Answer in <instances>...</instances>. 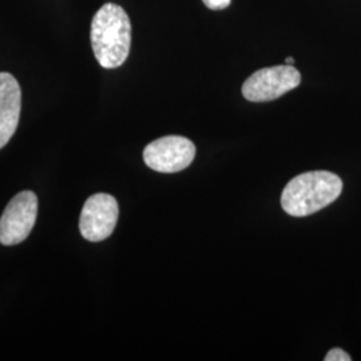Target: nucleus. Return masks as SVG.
<instances>
[{
	"instance_id": "1",
	"label": "nucleus",
	"mask_w": 361,
	"mask_h": 361,
	"mask_svg": "<svg viewBox=\"0 0 361 361\" xmlns=\"http://www.w3.org/2000/svg\"><path fill=\"white\" fill-rule=\"evenodd\" d=\"M91 46L98 63L116 68L128 59L131 46V23L126 11L114 3L102 6L91 22Z\"/></svg>"
},
{
	"instance_id": "2",
	"label": "nucleus",
	"mask_w": 361,
	"mask_h": 361,
	"mask_svg": "<svg viewBox=\"0 0 361 361\" xmlns=\"http://www.w3.org/2000/svg\"><path fill=\"white\" fill-rule=\"evenodd\" d=\"M343 192V180L331 171H308L289 180L281 207L289 216L307 217L331 205Z\"/></svg>"
},
{
	"instance_id": "3",
	"label": "nucleus",
	"mask_w": 361,
	"mask_h": 361,
	"mask_svg": "<svg viewBox=\"0 0 361 361\" xmlns=\"http://www.w3.org/2000/svg\"><path fill=\"white\" fill-rule=\"evenodd\" d=\"M301 74L293 65L273 66L256 71L243 86V95L250 102H269L296 89Z\"/></svg>"
},
{
	"instance_id": "4",
	"label": "nucleus",
	"mask_w": 361,
	"mask_h": 361,
	"mask_svg": "<svg viewBox=\"0 0 361 361\" xmlns=\"http://www.w3.org/2000/svg\"><path fill=\"white\" fill-rule=\"evenodd\" d=\"M38 214V198L32 192L16 194L0 219V243L13 246L23 243L32 231Z\"/></svg>"
},
{
	"instance_id": "5",
	"label": "nucleus",
	"mask_w": 361,
	"mask_h": 361,
	"mask_svg": "<svg viewBox=\"0 0 361 361\" xmlns=\"http://www.w3.org/2000/svg\"><path fill=\"white\" fill-rule=\"evenodd\" d=\"M194 157V143L180 135L158 138L143 150L145 164L159 173H178L193 162Z\"/></svg>"
},
{
	"instance_id": "6",
	"label": "nucleus",
	"mask_w": 361,
	"mask_h": 361,
	"mask_svg": "<svg viewBox=\"0 0 361 361\" xmlns=\"http://www.w3.org/2000/svg\"><path fill=\"white\" fill-rule=\"evenodd\" d=\"M118 216L119 207L113 195L94 194L85 202L82 209L79 219L80 234L91 243L104 241L114 232Z\"/></svg>"
},
{
	"instance_id": "7",
	"label": "nucleus",
	"mask_w": 361,
	"mask_h": 361,
	"mask_svg": "<svg viewBox=\"0 0 361 361\" xmlns=\"http://www.w3.org/2000/svg\"><path fill=\"white\" fill-rule=\"evenodd\" d=\"M22 109V91L8 73H0V149L13 138Z\"/></svg>"
},
{
	"instance_id": "8",
	"label": "nucleus",
	"mask_w": 361,
	"mask_h": 361,
	"mask_svg": "<svg viewBox=\"0 0 361 361\" xmlns=\"http://www.w3.org/2000/svg\"><path fill=\"white\" fill-rule=\"evenodd\" d=\"M325 361H350L352 357L349 356L348 353L341 348L331 349L326 356L324 357Z\"/></svg>"
},
{
	"instance_id": "9",
	"label": "nucleus",
	"mask_w": 361,
	"mask_h": 361,
	"mask_svg": "<svg viewBox=\"0 0 361 361\" xmlns=\"http://www.w3.org/2000/svg\"><path fill=\"white\" fill-rule=\"evenodd\" d=\"M204 4L207 6L209 10L219 11V10H225L231 6L232 0H202Z\"/></svg>"
},
{
	"instance_id": "10",
	"label": "nucleus",
	"mask_w": 361,
	"mask_h": 361,
	"mask_svg": "<svg viewBox=\"0 0 361 361\" xmlns=\"http://www.w3.org/2000/svg\"><path fill=\"white\" fill-rule=\"evenodd\" d=\"M285 65H295V59H293L292 56H288V58L285 59Z\"/></svg>"
}]
</instances>
